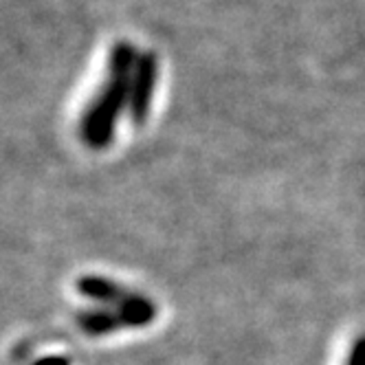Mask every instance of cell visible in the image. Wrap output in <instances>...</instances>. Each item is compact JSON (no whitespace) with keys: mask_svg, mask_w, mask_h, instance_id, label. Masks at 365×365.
I'll list each match as a JSON object with an SVG mask.
<instances>
[{"mask_svg":"<svg viewBox=\"0 0 365 365\" xmlns=\"http://www.w3.org/2000/svg\"><path fill=\"white\" fill-rule=\"evenodd\" d=\"M139 60V51L133 42L121 40L113 46L108 60V80L82 117V141L93 148H106L115 137V125L133 93V73Z\"/></svg>","mask_w":365,"mask_h":365,"instance_id":"obj_1","label":"cell"},{"mask_svg":"<svg viewBox=\"0 0 365 365\" xmlns=\"http://www.w3.org/2000/svg\"><path fill=\"white\" fill-rule=\"evenodd\" d=\"M156 71H159V62L152 51H143L139 53L135 73H133V93H130V103H128V113L133 123L141 125L148 117L154 86H156Z\"/></svg>","mask_w":365,"mask_h":365,"instance_id":"obj_2","label":"cell"},{"mask_svg":"<svg viewBox=\"0 0 365 365\" xmlns=\"http://www.w3.org/2000/svg\"><path fill=\"white\" fill-rule=\"evenodd\" d=\"M75 286L82 297L93 299L103 306H110V308L121 306L130 295H133V291L123 289V286H119L117 282L106 279V277H97V275H84L77 279Z\"/></svg>","mask_w":365,"mask_h":365,"instance_id":"obj_3","label":"cell"},{"mask_svg":"<svg viewBox=\"0 0 365 365\" xmlns=\"http://www.w3.org/2000/svg\"><path fill=\"white\" fill-rule=\"evenodd\" d=\"M77 324H80V328L91 336L110 334L115 330L125 328V322L121 317L119 308H106V306L82 310L80 315H77Z\"/></svg>","mask_w":365,"mask_h":365,"instance_id":"obj_4","label":"cell"},{"mask_svg":"<svg viewBox=\"0 0 365 365\" xmlns=\"http://www.w3.org/2000/svg\"><path fill=\"white\" fill-rule=\"evenodd\" d=\"M117 308L125 322V328H143V326L152 324L156 317V306L148 297L135 295V293Z\"/></svg>","mask_w":365,"mask_h":365,"instance_id":"obj_5","label":"cell"},{"mask_svg":"<svg viewBox=\"0 0 365 365\" xmlns=\"http://www.w3.org/2000/svg\"><path fill=\"white\" fill-rule=\"evenodd\" d=\"M348 365H365V334L354 341L350 356H348Z\"/></svg>","mask_w":365,"mask_h":365,"instance_id":"obj_6","label":"cell"},{"mask_svg":"<svg viewBox=\"0 0 365 365\" xmlns=\"http://www.w3.org/2000/svg\"><path fill=\"white\" fill-rule=\"evenodd\" d=\"M34 365H71V361L66 356H42Z\"/></svg>","mask_w":365,"mask_h":365,"instance_id":"obj_7","label":"cell"}]
</instances>
